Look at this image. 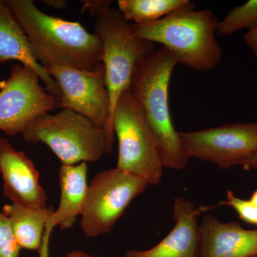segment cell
I'll use <instances>...</instances> for the list:
<instances>
[{
	"label": "cell",
	"instance_id": "cell-1",
	"mask_svg": "<svg viewBox=\"0 0 257 257\" xmlns=\"http://www.w3.org/2000/svg\"><path fill=\"white\" fill-rule=\"evenodd\" d=\"M21 25L40 63L67 66L87 72L104 70L102 45L79 22L44 13L32 0H5Z\"/></svg>",
	"mask_w": 257,
	"mask_h": 257
},
{
	"label": "cell",
	"instance_id": "cell-2",
	"mask_svg": "<svg viewBox=\"0 0 257 257\" xmlns=\"http://www.w3.org/2000/svg\"><path fill=\"white\" fill-rule=\"evenodd\" d=\"M177 64L168 50L162 47L156 49L139 62L130 89L155 138L162 165L180 171L185 168L191 155L174 126L169 106L171 77Z\"/></svg>",
	"mask_w": 257,
	"mask_h": 257
},
{
	"label": "cell",
	"instance_id": "cell-3",
	"mask_svg": "<svg viewBox=\"0 0 257 257\" xmlns=\"http://www.w3.org/2000/svg\"><path fill=\"white\" fill-rule=\"evenodd\" d=\"M218 22L212 10H197L194 7L148 25L131 24V29L140 38L162 45L178 64L205 72L215 68L223 57L216 40Z\"/></svg>",
	"mask_w": 257,
	"mask_h": 257
},
{
	"label": "cell",
	"instance_id": "cell-4",
	"mask_svg": "<svg viewBox=\"0 0 257 257\" xmlns=\"http://www.w3.org/2000/svg\"><path fill=\"white\" fill-rule=\"evenodd\" d=\"M94 33L102 45L103 65L110 100V114L104 130L111 153L114 140L112 116L115 106L121 94L130 87L139 62L156 50V45L136 36L131 24L114 8L95 17Z\"/></svg>",
	"mask_w": 257,
	"mask_h": 257
},
{
	"label": "cell",
	"instance_id": "cell-5",
	"mask_svg": "<svg viewBox=\"0 0 257 257\" xmlns=\"http://www.w3.org/2000/svg\"><path fill=\"white\" fill-rule=\"evenodd\" d=\"M22 135L27 143L45 144L62 165L96 162L104 153L109 154L104 128L69 109L40 115Z\"/></svg>",
	"mask_w": 257,
	"mask_h": 257
},
{
	"label": "cell",
	"instance_id": "cell-6",
	"mask_svg": "<svg viewBox=\"0 0 257 257\" xmlns=\"http://www.w3.org/2000/svg\"><path fill=\"white\" fill-rule=\"evenodd\" d=\"M112 128L118 140L116 168L140 177L149 185H158L164 167L155 138L130 87L115 106Z\"/></svg>",
	"mask_w": 257,
	"mask_h": 257
},
{
	"label": "cell",
	"instance_id": "cell-7",
	"mask_svg": "<svg viewBox=\"0 0 257 257\" xmlns=\"http://www.w3.org/2000/svg\"><path fill=\"white\" fill-rule=\"evenodd\" d=\"M146 181L119 169L99 172L88 187L80 224L84 235L109 232L133 199L145 192Z\"/></svg>",
	"mask_w": 257,
	"mask_h": 257
},
{
	"label": "cell",
	"instance_id": "cell-8",
	"mask_svg": "<svg viewBox=\"0 0 257 257\" xmlns=\"http://www.w3.org/2000/svg\"><path fill=\"white\" fill-rule=\"evenodd\" d=\"M40 80L30 67L20 63L10 67L9 77L0 81V131L12 137L23 134L39 116L60 108Z\"/></svg>",
	"mask_w": 257,
	"mask_h": 257
},
{
	"label": "cell",
	"instance_id": "cell-9",
	"mask_svg": "<svg viewBox=\"0 0 257 257\" xmlns=\"http://www.w3.org/2000/svg\"><path fill=\"white\" fill-rule=\"evenodd\" d=\"M179 135L191 157L214 164L221 170L241 166L257 155V121L228 123Z\"/></svg>",
	"mask_w": 257,
	"mask_h": 257
},
{
	"label": "cell",
	"instance_id": "cell-10",
	"mask_svg": "<svg viewBox=\"0 0 257 257\" xmlns=\"http://www.w3.org/2000/svg\"><path fill=\"white\" fill-rule=\"evenodd\" d=\"M60 89V108L86 116L104 128L110 114V100L104 70L87 72L52 63L42 64Z\"/></svg>",
	"mask_w": 257,
	"mask_h": 257
},
{
	"label": "cell",
	"instance_id": "cell-11",
	"mask_svg": "<svg viewBox=\"0 0 257 257\" xmlns=\"http://www.w3.org/2000/svg\"><path fill=\"white\" fill-rule=\"evenodd\" d=\"M0 175L5 197L12 203L45 207L46 192L40 183V172L23 152L0 137Z\"/></svg>",
	"mask_w": 257,
	"mask_h": 257
},
{
	"label": "cell",
	"instance_id": "cell-12",
	"mask_svg": "<svg viewBox=\"0 0 257 257\" xmlns=\"http://www.w3.org/2000/svg\"><path fill=\"white\" fill-rule=\"evenodd\" d=\"M205 207L184 197H176L173 204V229L160 243L147 250H130L125 257H199L200 238L198 217Z\"/></svg>",
	"mask_w": 257,
	"mask_h": 257
},
{
	"label": "cell",
	"instance_id": "cell-13",
	"mask_svg": "<svg viewBox=\"0 0 257 257\" xmlns=\"http://www.w3.org/2000/svg\"><path fill=\"white\" fill-rule=\"evenodd\" d=\"M199 257H257V229L238 222H221L207 214L199 224Z\"/></svg>",
	"mask_w": 257,
	"mask_h": 257
},
{
	"label": "cell",
	"instance_id": "cell-14",
	"mask_svg": "<svg viewBox=\"0 0 257 257\" xmlns=\"http://www.w3.org/2000/svg\"><path fill=\"white\" fill-rule=\"evenodd\" d=\"M10 61H17L35 70L47 90L60 104L61 92L58 84L37 60L28 36L13 12L5 0H0V66Z\"/></svg>",
	"mask_w": 257,
	"mask_h": 257
},
{
	"label": "cell",
	"instance_id": "cell-15",
	"mask_svg": "<svg viewBox=\"0 0 257 257\" xmlns=\"http://www.w3.org/2000/svg\"><path fill=\"white\" fill-rule=\"evenodd\" d=\"M88 167L86 162L75 165H62L59 170L60 201L45 230L52 231L55 226L61 229L72 227L77 216L82 215L87 199Z\"/></svg>",
	"mask_w": 257,
	"mask_h": 257
},
{
	"label": "cell",
	"instance_id": "cell-16",
	"mask_svg": "<svg viewBox=\"0 0 257 257\" xmlns=\"http://www.w3.org/2000/svg\"><path fill=\"white\" fill-rule=\"evenodd\" d=\"M54 211L52 208L28 207L15 203L5 204L3 208L20 247L37 251L42 247L45 227Z\"/></svg>",
	"mask_w": 257,
	"mask_h": 257
},
{
	"label": "cell",
	"instance_id": "cell-17",
	"mask_svg": "<svg viewBox=\"0 0 257 257\" xmlns=\"http://www.w3.org/2000/svg\"><path fill=\"white\" fill-rule=\"evenodd\" d=\"M118 10L134 25H148L178 10L194 8L189 0H119Z\"/></svg>",
	"mask_w": 257,
	"mask_h": 257
},
{
	"label": "cell",
	"instance_id": "cell-18",
	"mask_svg": "<svg viewBox=\"0 0 257 257\" xmlns=\"http://www.w3.org/2000/svg\"><path fill=\"white\" fill-rule=\"evenodd\" d=\"M257 28V0H249L230 10L221 21L218 22L216 35L228 37L242 30L248 32Z\"/></svg>",
	"mask_w": 257,
	"mask_h": 257
},
{
	"label": "cell",
	"instance_id": "cell-19",
	"mask_svg": "<svg viewBox=\"0 0 257 257\" xmlns=\"http://www.w3.org/2000/svg\"><path fill=\"white\" fill-rule=\"evenodd\" d=\"M221 204L233 208L241 220L257 226V207L250 199H241L236 197L232 191L228 190L226 200L221 202Z\"/></svg>",
	"mask_w": 257,
	"mask_h": 257
},
{
	"label": "cell",
	"instance_id": "cell-20",
	"mask_svg": "<svg viewBox=\"0 0 257 257\" xmlns=\"http://www.w3.org/2000/svg\"><path fill=\"white\" fill-rule=\"evenodd\" d=\"M20 245L12 229L9 219L0 212V257H19Z\"/></svg>",
	"mask_w": 257,
	"mask_h": 257
},
{
	"label": "cell",
	"instance_id": "cell-21",
	"mask_svg": "<svg viewBox=\"0 0 257 257\" xmlns=\"http://www.w3.org/2000/svg\"><path fill=\"white\" fill-rule=\"evenodd\" d=\"M81 3L83 5V9L88 10L91 15L96 17L110 9L112 1L89 0V1H81Z\"/></svg>",
	"mask_w": 257,
	"mask_h": 257
},
{
	"label": "cell",
	"instance_id": "cell-22",
	"mask_svg": "<svg viewBox=\"0 0 257 257\" xmlns=\"http://www.w3.org/2000/svg\"><path fill=\"white\" fill-rule=\"evenodd\" d=\"M244 41L253 55L257 57V28L247 32L244 35Z\"/></svg>",
	"mask_w": 257,
	"mask_h": 257
},
{
	"label": "cell",
	"instance_id": "cell-23",
	"mask_svg": "<svg viewBox=\"0 0 257 257\" xmlns=\"http://www.w3.org/2000/svg\"><path fill=\"white\" fill-rule=\"evenodd\" d=\"M51 234H52L51 231H45L42 247L40 248V251H38L40 257H50V253H49V245H50Z\"/></svg>",
	"mask_w": 257,
	"mask_h": 257
},
{
	"label": "cell",
	"instance_id": "cell-24",
	"mask_svg": "<svg viewBox=\"0 0 257 257\" xmlns=\"http://www.w3.org/2000/svg\"><path fill=\"white\" fill-rule=\"evenodd\" d=\"M42 3L56 10L65 9L68 3L66 0H42Z\"/></svg>",
	"mask_w": 257,
	"mask_h": 257
},
{
	"label": "cell",
	"instance_id": "cell-25",
	"mask_svg": "<svg viewBox=\"0 0 257 257\" xmlns=\"http://www.w3.org/2000/svg\"><path fill=\"white\" fill-rule=\"evenodd\" d=\"M243 170H257V155L243 162L241 165Z\"/></svg>",
	"mask_w": 257,
	"mask_h": 257
},
{
	"label": "cell",
	"instance_id": "cell-26",
	"mask_svg": "<svg viewBox=\"0 0 257 257\" xmlns=\"http://www.w3.org/2000/svg\"><path fill=\"white\" fill-rule=\"evenodd\" d=\"M66 257H94L92 255L88 254L87 253L84 252L82 251H72L69 252Z\"/></svg>",
	"mask_w": 257,
	"mask_h": 257
},
{
	"label": "cell",
	"instance_id": "cell-27",
	"mask_svg": "<svg viewBox=\"0 0 257 257\" xmlns=\"http://www.w3.org/2000/svg\"><path fill=\"white\" fill-rule=\"evenodd\" d=\"M250 200H251V202H252L257 207V189L253 192L252 194H251Z\"/></svg>",
	"mask_w": 257,
	"mask_h": 257
}]
</instances>
